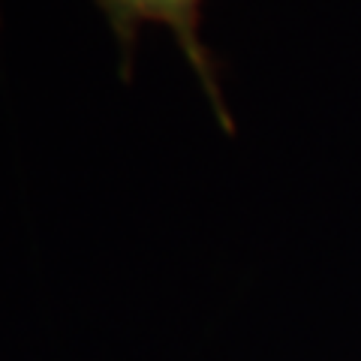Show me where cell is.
Returning <instances> with one entry per match:
<instances>
[{
  "label": "cell",
  "mask_w": 361,
  "mask_h": 361,
  "mask_svg": "<svg viewBox=\"0 0 361 361\" xmlns=\"http://www.w3.org/2000/svg\"><path fill=\"white\" fill-rule=\"evenodd\" d=\"M202 4L205 0H94V6L103 13L111 37L118 42V75L123 85L133 82L135 70V45H139V33L145 25H166L172 30L178 49L184 51L187 63L193 66L205 97L211 99V111L223 133H235V121L226 109L220 75H217V58L214 51L202 42Z\"/></svg>",
  "instance_id": "1"
}]
</instances>
